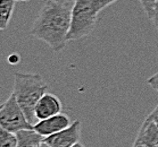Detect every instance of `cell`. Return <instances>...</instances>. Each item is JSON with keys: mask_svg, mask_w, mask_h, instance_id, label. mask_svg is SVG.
<instances>
[{"mask_svg": "<svg viewBox=\"0 0 158 147\" xmlns=\"http://www.w3.org/2000/svg\"><path fill=\"white\" fill-rule=\"evenodd\" d=\"M74 2L67 0H47L33 23L30 35L41 40L56 53H60L69 42Z\"/></svg>", "mask_w": 158, "mask_h": 147, "instance_id": "cell-1", "label": "cell"}, {"mask_svg": "<svg viewBox=\"0 0 158 147\" xmlns=\"http://www.w3.org/2000/svg\"><path fill=\"white\" fill-rule=\"evenodd\" d=\"M47 84L42 77L38 74H23L16 72L14 76V91L19 106L23 109L26 118L32 125L36 120L34 115V109L41 97L47 93Z\"/></svg>", "mask_w": 158, "mask_h": 147, "instance_id": "cell-2", "label": "cell"}, {"mask_svg": "<svg viewBox=\"0 0 158 147\" xmlns=\"http://www.w3.org/2000/svg\"><path fill=\"white\" fill-rule=\"evenodd\" d=\"M98 0H75L72 9V22L69 41H76L92 33L100 11Z\"/></svg>", "mask_w": 158, "mask_h": 147, "instance_id": "cell-3", "label": "cell"}, {"mask_svg": "<svg viewBox=\"0 0 158 147\" xmlns=\"http://www.w3.org/2000/svg\"><path fill=\"white\" fill-rule=\"evenodd\" d=\"M0 127L14 133L19 130L33 128V125L27 120L13 93L0 106Z\"/></svg>", "mask_w": 158, "mask_h": 147, "instance_id": "cell-4", "label": "cell"}, {"mask_svg": "<svg viewBox=\"0 0 158 147\" xmlns=\"http://www.w3.org/2000/svg\"><path fill=\"white\" fill-rule=\"evenodd\" d=\"M81 136V122L75 120L67 128L56 133L51 136L44 137V143L50 147H71L80 141Z\"/></svg>", "mask_w": 158, "mask_h": 147, "instance_id": "cell-5", "label": "cell"}, {"mask_svg": "<svg viewBox=\"0 0 158 147\" xmlns=\"http://www.w3.org/2000/svg\"><path fill=\"white\" fill-rule=\"evenodd\" d=\"M71 123L72 122L69 115L65 113H59L44 120H39L33 125V129L41 133L43 137H48L64 130L65 128L71 126Z\"/></svg>", "mask_w": 158, "mask_h": 147, "instance_id": "cell-6", "label": "cell"}, {"mask_svg": "<svg viewBox=\"0 0 158 147\" xmlns=\"http://www.w3.org/2000/svg\"><path fill=\"white\" fill-rule=\"evenodd\" d=\"M61 110H63V104L60 100L54 94L46 93L36 103L34 115L36 120H44L52 115L61 113Z\"/></svg>", "mask_w": 158, "mask_h": 147, "instance_id": "cell-7", "label": "cell"}, {"mask_svg": "<svg viewBox=\"0 0 158 147\" xmlns=\"http://www.w3.org/2000/svg\"><path fill=\"white\" fill-rule=\"evenodd\" d=\"M134 143L144 147H158V126L152 120L146 118Z\"/></svg>", "mask_w": 158, "mask_h": 147, "instance_id": "cell-8", "label": "cell"}, {"mask_svg": "<svg viewBox=\"0 0 158 147\" xmlns=\"http://www.w3.org/2000/svg\"><path fill=\"white\" fill-rule=\"evenodd\" d=\"M17 147H38L43 143L44 137L33 129H23L16 133Z\"/></svg>", "mask_w": 158, "mask_h": 147, "instance_id": "cell-9", "label": "cell"}, {"mask_svg": "<svg viewBox=\"0 0 158 147\" xmlns=\"http://www.w3.org/2000/svg\"><path fill=\"white\" fill-rule=\"evenodd\" d=\"M16 0H1L0 2V29H6L10 22Z\"/></svg>", "mask_w": 158, "mask_h": 147, "instance_id": "cell-10", "label": "cell"}, {"mask_svg": "<svg viewBox=\"0 0 158 147\" xmlns=\"http://www.w3.org/2000/svg\"><path fill=\"white\" fill-rule=\"evenodd\" d=\"M0 147H17L16 133L0 128Z\"/></svg>", "mask_w": 158, "mask_h": 147, "instance_id": "cell-11", "label": "cell"}, {"mask_svg": "<svg viewBox=\"0 0 158 147\" xmlns=\"http://www.w3.org/2000/svg\"><path fill=\"white\" fill-rule=\"evenodd\" d=\"M142 5V8H143L144 13L147 14L148 18L152 19V16H154V8L155 4H156V0H139Z\"/></svg>", "mask_w": 158, "mask_h": 147, "instance_id": "cell-12", "label": "cell"}, {"mask_svg": "<svg viewBox=\"0 0 158 147\" xmlns=\"http://www.w3.org/2000/svg\"><path fill=\"white\" fill-rule=\"evenodd\" d=\"M147 83L150 85L152 88H158V72L157 74H155V75H152L151 77H149V78L147 79Z\"/></svg>", "mask_w": 158, "mask_h": 147, "instance_id": "cell-13", "label": "cell"}, {"mask_svg": "<svg viewBox=\"0 0 158 147\" xmlns=\"http://www.w3.org/2000/svg\"><path fill=\"white\" fill-rule=\"evenodd\" d=\"M152 23L154 25L156 26V29H158V0H156V4H155V8H154V16H152Z\"/></svg>", "mask_w": 158, "mask_h": 147, "instance_id": "cell-14", "label": "cell"}, {"mask_svg": "<svg viewBox=\"0 0 158 147\" xmlns=\"http://www.w3.org/2000/svg\"><path fill=\"white\" fill-rule=\"evenodd\" d=\"M147 118L150 119V120H152V121H154L155 123L158 126V105L154 109V110H152V112H151L150 114L148 115Z\"/></svg>", "mask_w": 158, "mask_h": 147, "instance_id": "cell-15", "label": "cell"}, {"mask_svg": "<svg viewBox=\"0 0 158 147\" xmlns=\"http://www.w3.org/2000/svg\"><path fill=\"white\" fill-rule=\"evenodd\" d=\"M117 0H98V4H99V7H100V9L102 10L104 8L108 7L109 5L114 4V2H116Z\"/></svg>", "mask_w": 158, "mask_h": 147, "instance_id": "cell-16", "label": "cell"}, {"mask_svg": "<svg viewBox=\"0 0 158 147\" xmlns=\"http://www.w3.org/2000/svg\"><path fill=\"white\" fill-rule=\"evenodd\" d=\"M8 60H9L10 64H17L18 60H19V57H17V56H10V57L8 58Z\"/></svg>", "mask_w": 158, "mask_h": 147, "instance_id": "cell-17", "label": "cell"}, {"mask_svg": "<svg viewBox=\"0 0 158 147\" xmlns=\"http://www.w3.org/2000/svg\"><path fill=\"white\" fill-rule=\"evenodd\" d=\"M71 147H84V145H82V144L79 141V143L74 144V145H73V146H71Z\"/></svg>", "mask_w": 158, "mask_h": 147, "instance_id": "cell-18", "label": "cell"}, {"mask_svg": "<svg viewBox=\"0 0 158 147\" xmlns=\"http://www.w3.org/2000/svg\"><path fill=\"white\" fill-rule=\"evenodd\" d=\"M132 147H144V146H142V145H140V144H137V143H134V145H133Z\"/></svg>", "mask_w": 158, "mask_h": 147, "instance_id": "cell-19", "label": "cell"}, {"mask_svg": "<svg viewBox=\"0 0 158 147\" xmlns=\"http://www.w3.org/2000/svg\"><path fill=\"white\" fill-rule=\"evenodd\" d=\"M16 1H29V0H16Z\"/></svg>", "mask_w": 158, "mask_h": 147, "instance_id": "cell-20", "label": "cell"}, {"mask_svg": "<svg viewBox=\"0 0 158 147\" xmlns=\"http://www.w3.org/2000/svg\"><path fill=\"white\" fill-rule=\"evenodd\" d=\"M67 1H71V2H74V1H75V0H67Z\"/></svg>", "mask_w": 158, "mask_h": 147, "instance_id": "cell-21", "label": "cell"}, {"mask_svg": "<svg viewBox=\"0 0 158 147\" xmlns=\"http://www.w3.org/2000/svg\"><path fill=\"white\" fill-rule=\"evenodd\" d=\"M156 91H157V92H158V88H156Z\"/></svg>", "mask_w": 158, "mask_h": 147, "instance_id": "cell-22", "label": "cell"}, {"mask_svg": "<svg viewBox=\"0 0 158 147\" xmlns=\"http://www.w3.org/2000/svg\"><path fill=\"white\" fill-rule=\"evenodd\" d=\"M38 147H41V145H40V146H38Z\"/></svg>", "mask_w": 158, "mask_h": 147, "instance_id": "cell-23", "label": "cell"}]
</instances>
